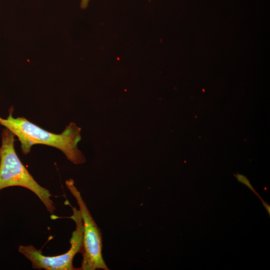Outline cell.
Here are the masks:
<instances>
[{"label":"cell","instance_id":"1","mask_svg":"<svg viewBox=\"0 0 270 270\" xmlns=\"http://www.w3.org/2000/svg\"><path fill=\"white\" fill-rule=\"evenodd\" d=\"M13 112L11 106L6 118L0 116V124L18 138L23 154H28L33 145L41 144L60 150L67 159L74 164L86 162L84 156L77 146L81 140L80 128L74 123H70L62 133L56 134L41 128L24 117H13Z\"/></svg>","mask_w":270,"mask_h":270},{"label":"cell","instance_id":"2","mask_svg":"<svg viewBox=\"0 0 270 270\" xmlns=\"http://www.w3.org/2000/svg\"><path fill=\"white\" fill-rule=\"evenodd\" d=\"M14 137L8 130L2 128L0 146V190L14 186L28 188L52 214L56 206L51 199L52 195L48 189L36 182L20 160L15 150Z\"/></svg>","mask_w":270,"mask_h":270},{"label":"cell","instance_id":"3","mask_svg":"<svg viewBox=\"0 0 270 270\" xmlns=\"http://www.w3.org/2000/svg\"><path fill=\"white\" fill-rule=\"evenodd\" d=\"M66 185L76 200L82 218L84 230L81 252L82 259L78 270H108L102 254V238L100 228L93 218L80 192L72 179L66 181Z\"/></svg>","mask_w":270,"mask_h":270},{"label":"cell","instance_id":"4","mask_svg":"<svg viewBox=\"0 0 270 270\" xmlns=\"http://www.w3.org/2000/svg\"><path fill=\"white\" fill-rule=\"evenodd\" d=\"M72 214L70 217L76 224V228L72 234L70 246L65 253L54 256H44L41 250L32 245H20L18 251L32 263L33 268L46 270H76L72 264L75 256L82 250L83 237V222L80 213L76 208L72 206Z\"/></svg>","mask_w":270,"mask_h":270},{"label":"cell","instance_id":"5","mask_svg":"<svg viewBox=\"0 0 270 270\" xmlns=\"http://www.w3.org/2000/svg\"><path fill=\"white\" fill-rule=\"evenodd\" d=\"M234 176L237 178L238 182L247 186L250 189L253 191L260 198L258 194L256 192L252 186L251 185L248 179L247 178L246 176L239 174H235Z\"/></svg>","mask_w":270,"mask_h":270},{"label":"cell","instance_id":"6","mask_svg":"<svg viewBox=\"0 0 270 270\" xmlns=\"http://www.w3.org/2000/svg\"><path fill=\"white\" fill-rule=\"evenodd\" d=\"M89 0H81L80 7L82 8H85L88 5Z\"/></svg>","mask_w":270,"mask_h":270},{"label":"cell","instance_id":"7","mask_svg":"<svg viewBox=\"0 0 270 270\" xmlns=\"http://www.w3.org/2000/svg\"><path fill=\"white\" fill-rule=\"evenodd\" d=\"M262 204L264 207L266 208L269 215L270 214V206L266 202L262 200Z\"/></svg>","mask_w":270,"mask_h":270}]
</instances>
